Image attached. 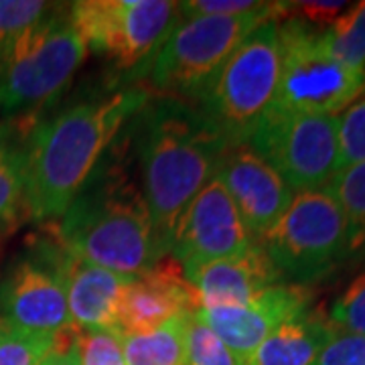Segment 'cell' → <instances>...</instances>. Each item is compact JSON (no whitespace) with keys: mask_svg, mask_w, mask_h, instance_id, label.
<instances>
[{"mask_svg":"<svg viewBox=\"0 0 365 365\" xmlns=\"http://www.w3.org/2000/svg\"><path fill=\"white\" fill-rule=\"evenodd\" d=\"M327 191L339 203L349 230V248L359 252L365 248V160L339 170Z\"/></svg>","mask_w":365,"mask_h":365,"instance_id":"cell-21","label":"cell"},{"mask_svg":"<svg viewBox=\"0 0 365 365\" xmlns=\"http://www.w3.org/2000/svg\"><path fill=\"white\" fill-rule=\"evenodd\" d=\"M313 365H365V335L333 327Z\"/></svg>","mask_w":365,"mask_h":365,"instance_id":"cell-29","label":"cell"},{"mask_svg":"<svg viewBox=\"0 0 365 365\" xmlns=\"http://www.w3.org/2000/svg\"><path fill=\"white\" fill-rule=\"evenodd\" d=\"M185 365H237L234 353L209 329L197 311L187 314Z\"/></svg>","mask_w":365,"mask_h":365,"instance_id":"cell-23","label":"cell"},{"mask_svg":"<svg viewBox=\"0 0 365 365\" xmlns=\"http://www.w3.org/2000/svg\"><path fill=\"white\" fill-rule=\"evenodd\" d=\"M254 242L234 199L215 175L181 215L173 235L170 256L187 268L240 254Z\"/></svg>","mask_w":365,"mask_h":365,"instance_id":"cell-12","label":"cell"},{"mask_svg":"<svg viewBox=\"0 0 365 365\" xmlns=\"http://www.w3.org/2000/svg\"><path fill=\"white\" fill-rule=\"evenodd\" d=\"M86 55L69 13L53 6L0 55V112L13 116L45 104L66 88Z\"/></svg>","mask_w":365,"mask_h":365,"instance_id":"cell-5","label":"cell"},{"mask_svg":"<svg viewBox=\"0 0 365 365\" xmlns=\"http://www.w3.org/2000/svg\"><path fill=\"white\" fill-rule=\"evenodd\" d=\"M182 272L195 290L199 309L246 304L282 280L260 242L234 256L187 266Z\"/></svg>","mask_w":365,"mask_h":365,"instance_id":"cell-16","label":"cell"},{"mask_svg":"<svg viewBox=\"0 0 365 365\" xmlns=\"http://www.w3.org/2000/svg\"><path fill=\"white\" fill-rule=\"evenodd\" d=\"M365 160V96L339 116V163L337 173Z\"/></svg>","mask_w":365,"mask_h":365,"instance_id":"cell-26","label":"cell"},{"mask_svg":"<svg viewBox=\"0 0 365 365\" xmlns=\"http://www.w3.org/2000/svg\"><path fill=\"white\" fill-rule=\"evenodd\" d=\"M148 102L144 91H116L71 106L41 122L25 138L26 211L35 220H61L98 169L118 132Z\"/></svg>","mask_w":365,"mask_h":365,"instance_id":"cell-1","label":"cell"},{"mask_svg":"<svg viewBox=\"0 0 365 365\" xmlns=\"http://www.w3.org/2000/svg\"><path fill=\"white\" fill-rule=\"evenodd\" d=\"M327 47L343 66L365 71V2H357L323 31Z\"/></svg>","mask_w":365,"mask_h":365,"instance_id":"cell-22","label":"cell"},{"mask_svg":"<svg viewBox=\"0 0 365 365\" xmlns=\"http://www.w3.org/2000/svg\"><path fill=\"white\" fill-rule=\"evenodd\" d=\"M278 45L280 79L276 110L337 116L365 93V71L335 59L323 31L290 16L278 21Z\"/></svg>","mask_w":365,"mask_h":365,"instance_id":"cell-7","label":"cell"},{"mask_svg":"<svg viewBox=\"0 0 365 365\" xmlns=\"http://www.w3.org/2000/svg\"><path fill=\"white\" fill-rule=\"evenodd\" d=\"M217 177L234 199L235 207L256 242L264 240L294 197L292 189L272 165L264 160L248 143L227 146Z\"/></svg>","mask_w":365,"mask_h":365,"instance_id":"cell-14","label":"cell"},{"mask_svg":"<svg viewBox=\"0 0 365 365\" xmlns=\"http://www.w3.org/2000/svg\"><path fill=\"white\" fill-rule=\"evenodd\" d=\"M57 242L79 260L130 278L165 256L143 189L120 158L98 165L59 220Z\"/></svg>","mask_w":365,"mask_h":365,"instance_id":"cell-3","label":"cell"},{"mask_svg":"<svg viewBox=\"0 0 365 365\" xmlns=\"http://www.w3.org/2000/svg\"><path fill=\"white\" fill-rule=\"evenodd\" d=\"M331 325L365 335V272H361L331 309Z\"/></svg>","mask_w":365,"mask_h":365,"instance_id":"cell-28","label":"cell"},{"mask_svg":"<svg viewBox=\"0 0 365 365\" xmlns=\"http://www.w3.org/2000/svg\"><path fill=\"white\" fill-rule=\"evenodd\" d=\"M266 2H252V0H193V2H179V13L185 19L195 16H235V14L256 13L264 9Z\"/></svg>","mask_w":365,"mask_h":365,"instance_id":"cell-30","label":"cell"},{"mask_svg":"<svg viewBox=\"0 0 365 365\" xmlns=\"http://www.w3.org/2000/svg\"><path fill=\"white\" fill-rule=\"evenodd\" d=\"M55 337L16 331L0 321V365H41L53 351Z\"/></svg>","mask_w":365,"mask_h":365,"instance_id":"cell-25","label":"cell"},{"mask_svg":"<svg viewBox=\"0 0 365 365\" xmlns=\"http://www.w3.org/2000/svg\"><path fill=\"white\" fill-rule=\"evenodd\" d=\"M292 193L327 189L339 163V116L294 114L272 108L250 138Z\"/></svg>","mask_w":365,"mask_h":365,"instance_id":"cell-10","label":"cell"},{"mask_svg":"<svg viewBox=\"0 0 365 365\" xmlns=\"http://www.w3.org/2000/svg\"><path fill=\"white\" fill-rule=\"evenodd\" d=\"M227 146L222 132L193 106L177 98L143 106L138 132L143 193L165 256L170 254L185 209L217 175Z\"/></svg>","mask_w":365,"mask_h":365,"instance_id":"cell-2","label":"cell"},{"mask_svg":"<svg viewBox=\"0 0 365 365\" xmlns=\"http://www.w3.org/2000/svg\"><path fill=\"white\" fill-rule=\"evenodd\" d=\"M23 211H26L25 140L16 138L9 126H0V234L13 230Z\"/></svg>","mask_w":365,"mask_h":365,"instance_id":"cell-19","label":"cell"},{"mask_svg":"<svg viewBox=\"0 0 365 365\" xmlns=\"http://www.w3.org/2000/svg\"><path fill=\"white\" fill-rule=\"evenodd\" d=\"M287 14V2H266L256 13L195 16L170 29L153 61L150 78L160 91L201 96L232 53L264 23Z\"/></svg>","mask_w":365,"mask_h":365,"instance_id":"cell-6","label":"cell"},{"mask_svg":"<svg viewBox=\"0 0 365 365\" xmlns=\"http://www.w3.org/2000/svg\"><path fill=\"white\" fill-rule=\"evenodd\" d=\"M313 290L304 284H276L240 307L199 309L197 314L234 353L237 365H250L254 353L280 323L304 314Z\"/></svg>","mask_w":365,"mask_h":365,"instance_id":"cell-13","label":"cell"},{"mask_svg":"<svg viewBox=\"0 0 365 365\" xmlns=\"http://www.w3.org/2000/svg\"><path fill=\"white\" fill-rule=\"evenodd\" d=\"M280 79L278 21L258 26L203 90L201 112L227 144L250 143L274 108Z\"/></svg>","mask_w":365,"mask_h":365,"instance_id":"cell-4","label":"cell"},{"mask_svg":"<svg viewBox=\"0 0 365 365\" xmlns=\"http://www.w3.org/2000/svg\"><path fill=\"white\" fill-rule=\"evenodd\" d=\"M0 321L16 331L57 337L73 327L49 242L16 260L0 282Z\"/></svg>","mask_w":365,"mask_h":365,"instance_id":"cell-11","label":"cell"},{"mask_svg":"<svg viewBox=\"0 0 365 365\" xmlns=\"http://www.w3.org/2000/svg\"><path fill=\"white\" fill-rule=\"evenodd\" d=\"M67 13L88 49L106 55L118 69H138L163 47L179 2L81 0Z\"/></svg>","mask_w":365,"mask_h":365,"instance_id":"cell-9","label":"cell"},{"mask_svg":"<svg viewBox=\"0 0 365 365\" xmlns=\"http://www.w3.org/2000/svg\"><path fill=\"white\" fill-rule=\"evenodd\" d=\"M53 9L49 2L37 0H0V55L23 33Z\"/></svg>","mask_w":365,"mask_h":365,"instance_id":"cell-27","label":"cell"},{"mask_svg":"<svg viewBox=\"0 0 365 365\" xmlns=\"http://www.w3.org/2000/svg\"><path fill=\"white\" fill-rule=\"evenodd\" d=\"M189 313L179 314L148 333L124 335L122 343L126 365H185V333Z\"/></svg>","mask_w":365,"mask_h":365,"instance_id":"cell-20","label":"cell"},{"mask_svg":"<svg viewBox=\"0 0 365 365\" xmlns=\"http://www.w3.org/2000/svg\"><path fill=\"white\" fill-rule=\"evenodd\" d=\"M120 329H78L76 355L79 365H126Z\"/></svg>","mask_w":365,"mask_h":365,"instance_id":"cell-24","label":"cell"},{"mask_svg":"<svg viewBox=\"0 0 365 365\" xmlns=\"http://www.w3.org/2000/svg\"><path fill=\"white\" fill-rule=\"evenodd\" d=\"M49 252L66 288L71 323L78 329H118L120 300L130 276L79 260L57 240L49 242Z\"/></svg>","mask_w":365,"mask_h":365,"instance_id":"cell-17","label":"cell"},{"mask_svg":"<svg viewBox=\"0 0 365 365\" xmlns=\"http://www.w3.org/2000/svg\"><path fill=\"white\" fill-rule=\"evenodd\" d=\"M197 309L195 290L185 278L181 264L169 254L128 280L120 300L118 329L122 335L148 333Z\"/></svg>","mask_w":365,"mask_h":365,"instance_id":"cell-15","label":"cell"},{"mask_svg":"<svg viewBox=\"0 0 365 365\" xmlns=\"http://www.w3.org/2000/svg\"><path fill=\"white\" fill-rule=\"evenodd\" d=\"M260 244L282 278L304 287L351 252L345 215L327 189L297 193Z\"/></svg>","mask_w":365,"mask_h":365,"instance_id":"cell-8","label":"cell"},{"mask_svg":"<svg viewBox=\"0 0 365 365\" xmlns=\"http://www.w3.org/2000/svg\"><path fill=\"white\" fill-rule=\"evenodd\" d=\"M76 331L78 327L73 325L59 333L53 341V351L43 359L41 365H79L76 355Z\"/></svg>","mask_w":365,"mask_h":365,"instance_id":"cell-32","label":"cell"},{"mask_svg":"<svg viewBox=\"0 0 365 365\" xmlns=\"http://www.w3.org/2000/svg\"><path fill=\"white\" fill-rule=\"evenodd\" d=\"M347 11V2H287V14L299 19L313 29H329Z\"/></svg>","mask_w":365,"mask_h":365,"instance_id":"cell-31","label":"cell"},{"mask_svg":"<svg viewBox=\"0 0 365 365\" xmlns=\"http://www.w3.org/2000/svg\"><path fill=\"white\" fill-rule=\"evenodd\" d=\"M331 329L329 319L309 311L288 319L262 341L250 365H313Z\"/></svg>","mask_w":365,"mask_h":365,"instance_id":"cell-18","label":"cell"}]
</instances>
